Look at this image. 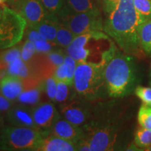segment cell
<instances>
[{
    "label": "cell",
    "mask_w": 151,
    "mask_h": 151,
    "mask_svg": "<svg viewBox=\"0 0 151 151\" xmlns=\"http://www.w3.org/2000/svg\"><path fill=\"white\" fill-rule=\"evenodd\" d=\"M43 81L35 86L24 88L16 100L20 104L25 106H37L41 99V92L43 89Z\"/></svg>",
    "instance_id": "19"
},
{
    "label": "cell",
    "mask_w": 151,
    "mask_h": 151,
    "mask_svg": "<svg viewBox=\"0 0 151 151\" xmlns=\"http://www.w3.org/2000/svg\"><path fill=\"white\" fill-rule=\"evenodd\" d=\"M37 52L33 42L26 39L22 46H21V54L20 58L24 62L29 65L35 59Z\"/></svg>",
    "instance_id": "27"
},
{
    "label": "cell",
    "mask_w": 151,
    "mask_h": 151,
    "mask_svg": "<svg viewBox=\"0 0 151 151\" xmlns=\"http://www.w3.org/2000/svg\"><path fill=\"white\" fill-rule=\"evenodd\" d=\"M111 102L92 107V116L83 126V137L90 146V151L120 150L122 118Z\"/></svg>",
    "instance_id": "1"
},
{
    "label": "cell",
    "mask_w": 151,
    "mask_h": 151,
    "mask_svg": "<svg viewBox=\"0 0 151 151\" xmlns=\"http://www.w3.org/2000/svg\"><path fill=\"white\" fill-rule=\"evenodd\" d=\"M97 8L94 0H64L63 6L58 18L65 15L86 12Z\"/></svg>",
    "instance_id": "16"
},
{
    "label": "cell",
    "mask_w": 151,
    "mask_h": 151,
    "mask_svg": "<svg viewBox=\"0 0 151 151\" xmlns=\"http://www.w3.org/2000/svg\"><path fill=\"white\" fill-rule=\"evenodd\" d=\"M22 1V0H7V4H8L9 6H10L11 9L18 11Z\"/></svg>",
    "instance_id": "35"
},
{
    "label": "cell",
    "mask_w": 151,
    "mask_h": 151,
    "mask_svg": "<svg viewBox=\"0 0 151 151\" xmlns=\"http://www.w3.org/2000/svg\"><path fill=\"white\" fill-rule=\"evenodd\" d=\"M104 31L117 43L124 53L141 57L139 27L142 23L133 0H119L114 9L107 14Z\"/></svg>",
    "instance_id": "2"
},
{
    "label": "cell",
    "mask_w": 151,
    "mask_h": 151,
    "mask_svg": "<svg viewBox=\"0 0 151 151\" xmlns=\"http://www.w3.org/2000/svg\"><path fill=\"white\" fill-rule=\"evenodd\" d=\"M36 51L39 54H47L51 52L55 49V47L58 46L55 43H52L51 41L46 40V39H41V40L36 41L34 42Z\"/></svg>",
    "instance_id": "29"
},
{
    "label": "cell",
    "mask_w": 151,
    "mask_h": 151,
    "mask_svg": "<svg viewBox=\"0 0 151 151\" xmlns=\"http://www.w3.org/2000/svg\"><path fill=\"white\" fill-rule=\"evenodd\" d=\"M66 55L67 54H65V52L62 51V50L55 49L51 52L47 53L46 56L48 58L49 62L51 63V65L53 66L55 69H56L58 66L62 65L65 61Z\"/></svg>",
    "instance_id": "31"
},
{
    "label": "cell",
    "mask_w": 151,
    "mask_h": 151,
    "mask_svg": "<svg viewBox=\"0 0 151 151\" xmlns=\"http://www.w3.org/2000/svg\"><path fill=\"white\" fill-rule=\"evenodd\" d=\"M149 84H150V86H151V77H150V81H149Z\"/></svg>",
    "instance_id": "39"
},
{
    "label": "cell",
    "mask_w": 151,
    "mask_h": 151,
    "mask_svg": "<svg viewBox=\"0 0 151 151\" xmlns=\"http://www.w3.org/2000/svg\"><path fill=\"white\" fill-rule=\"evenodd\" d=\"M71 86H69L63 81H57V91L55 94V101L57 102L65 103L69 101V99L71 98Z\"/></svg>",
    "instance_id": "25"
},
{
    "label": "cell",
    "mask_w": 151,
    "mask_h": 151,
    "mask_svg": "<svg viewBox=\"0 0 151 151\" xmlns=\"http://www.w3.org/2000/svg\"><path fill=\"white\" fill-rule=\"evenodd\" d=\"M27 22L21 15L5 6L0 18V50L15 46L24 37Z\"/></svg>",
    "instance_id": "7"
},
{
    "label": "cell",
    "mask_w": 151,
    "mask_h": 151,
    "mask_svg": "<svg viewBox=\"0 0 151 151\" xmlns=\"http://www.w3.org/2000/svg\"><path fill=\"white\" fill-rule=\"evenodd\" d=\"M133 2L142 23L151 20V0H133Z\"/></svg>",
    "instance_id": "23"
},
{
    "label": "cell",
    "mask_w": 151,
    "mask_h": 151,
    "mask_svg": "<svg viewBox=\"0 0 151 151\" xmlns=\"http://www.w3.org/2000/svg\"><path fill=\"white\" fill-rule=\"evenodd\" d=\"M134 92L143 104L151 106V88L139 86L135 89Z\"/></svg>",
    "instance_id": "32"
},
{
    "label": "cell",
    "mask_w": 151,
    "mask_h": 151,
    "mask_svg": "<svg viewBox=\"0 0 151 151\" xmlns=\"http://www.w3.org/2000/svg\"><path fill=\"white\" fill-rule=\"evenodd\" d=\"M7 0H0V8H3L6 6Z\"/></svg>",
    "instance_id": "36"
},
{
    "label": "cell",
    "mask_w": 151,
    "mask_h": 151,
    "mask_svg": "<svg viewBox=\"0 0 151 151\" xmlns=\"http://www.w3.org/2000/svg\"><path fill=\"white\" fill-rule=\"evenodd\" d=\"M21 47L15 46L0 51V78L4 76V73L10 64L17 58H20Z\"/></svg>",
    "instance_id": "20"
},
{
    "label": "cell",
    "mask_w": 151,
    "mask_h": 151,
    "mask_svg": "<svg viewBox=\"0 0 151 151\" xmlns=\"http://www.w3.org/2000/svg\"><path fill=\"white\" fill-rule=\"evenodd\" d=\"M104 78L109 97L122 98L130 95L141 82L135 57L117 49L105 66Z\"/></svg>",
    "instance_id": "3"
},
{
    "label": "cell",
    "mask_w": 151,
    "mask_h": 151,
    "mask_svg": "<svg viewBox=\"0 0 151 151\" xmlns=\"http://www.w3.org/2000/svg\"><path fill=\"white\" fill-rule=\"evenodd\" d=\"M75 37V35L67 26L60 22L57 31L55 41L58 46L66 49L71 44Z\"/></svg>",
    "instance_id": "22"
},
{
    "label": "cell",
    "mask_w": 151,
    "mask_h": 151,
    "mask_svg": "<svg viewBox=\"0 0 151 151\" xmlns=\"http://www.w3.org/2000/svg\"><path fill=\"white\" fill-rule=\"evenodd\" d=\"M139 37L143 52L148 56H151V20L140 24Z\"/></svg>",
    "instance_id": "21"
},
{
    "label": "cell",
    "mask_w": 151,
    "mask_h": 151,
    "mask_svg": "<svg viewBox=\"0 0 151 151\" xmlns=\"http://www.w3.org/2000/svg\"><path fill=\"white\" fill-rule=\"evenodd\" d=\"M134 143L143 150L151 145V129L142 127L138 129L134 134Z\"/></svg>",
    "instance_id": "24"
},
{
    "label": "cell",
    "mask_w": 151,
    "mask_h": 151,
    "mask_svg": "<svg viewBox=\"0 0 151 151\" xmlns=\"http://www.w3.org/2000/svg\"><path fill=\"white\" fill-rule=\"evenodd\" d=\"M117 50L114 43L102 31H92L76 37L66 48L77 62H106Z\"/></svg>",
    "instance_id": "4"
},
{
    "label": "cell",
    "mask_w": 151,
    "mask_h": 151,
    "mask_svg": "<svg viewBox=\"0 0 151 151\" xmlns=\"http://www.w3.org/2000/svg\"><path fill=\"white\" fill-rule=\"evenodd\" d=\"M137 120L141 127L151 129V106L142 104L139 108Z\"/></svg>",
    "instance_id": "26"
},
{
    "label": "cell",
    "mask_w": 151,
    "mask_h": 151,
    "mask_svg": "<svg viewBox=\"0 0 151 151\" xmlns=\"http://www.w3.org/2000/svg\"><path fill=\"white\" fill-rule=\"evenodd\" d=\"M6 74L19 77L23 80L37 79L32 69L26 62H24L21 58H17L11 62L5 71L4 75Z\"/></svg>",
    "instance_id": "18"
},
{
    "label": "cell",
    "mask_w": 151,
    "mask_h": 151,
    "mask_svg": "<svg viewBox=\"0 0 151 151\" xmlns=\"http://www.w3.org/2000/svg\"><path fill=\"white\" fill-rule=\"evenodd\" d=\"M106 65L104 62H77L73 88L81 98L92 101L108 97L104 78Z\"/></svg>",
    "instance_id": "5"
},
{
    "label": "cell",
    "mask_w": 151,
    "mask_h": 151,
    "mask_svg": "<svg viewBox=\"0 0 151 151\" xmlns=\"http://www.w3.org/2000/svg\"><path fill=\"white\" fill-rule=\"evenodd\" d=\"M11 107V101L6 99L0 92V122L3 120L4 116L6 114L7 111Z\"/></svg>",
    "instance_id": "33"
},
{
    "label": "cell",
    "mask_w": 151,
    "mask_h": 151,
    "mask_svg": "<svg viewBox=\"0 0 151 151\" xmlns=\"http://www.w3.org/2000/svg\"><path fill=\"white\" fill-rule=\"evenodd\" d=\"M24 88V81L19 77L6 74L0 78V92L11 101L16 100Z\"/></svg>",
    "instance_id": "14"
},
{
    "label": "cell",
    "mask_w": 151,
    "mask_h": 151,
    "mask_svg": "<svg viewBox=\"0 0 151 151\" xmlns=\"http://www.w3.org/2000/svg\"><path fill=\"white\" fill-rule=\"evenodd\" d=\"M61 23L69 28L75 37L92 31H103L104 24L99 9L59 17Z\"/></svg>",
    "instance_id": "8"
},
{
    "label": "cell",
    "mask_w": 151,
    "mask_h": 151,
    "mask_svg": "<svg viewBox=\"0 0 151 151\" xmlns=\"http://www.w3.org/2000/svg\"><path fill=\"white\" fill-rule=\"evenodd\" d=\"M32 116L37 127L43 131L51 129L57 120L60 118L54 105L48 102L38 104L32 110Z\"/></svg>",
    "instance_id": "11"
},
{
    "label": "cell",
    "mask_w": 151,
    "mask_h": 151,
    "mask_svg": "<svg viewBox=\"0 0 151 151\" xmlns=\"http://www.w3.org/2000/svg\"><path fill=\"white\" fill-rule=\"evenodd\" d=\"M46 131L25 127H6L0 137V148L4 150H36Z\"/></svg>",
    "instance_id": "6"
},
{
    "label": "cell",
    "mask_w": 151,
    "mask_h": 151,
    "mask_svg": "<svg viewBox=\"0 0 151 151\" xmlns=\"http://www.w3.org/2000/svg\"><path fill=\"white\" fill-rule=\"evenodd\" d=\"M50 133L65 140L76 143L83 137V130L66 119H59L50 129Z\"/></svg>",
    "instance_id": "12"
},
{
    "label": "cell",
    "mask_w": 151,
    "mask_h": 151,
    "mask_svg": "<svg viewBox=\"0 0 151 151\" xmlns=\"http://www.w3.org/2000/svg\"><path fill=\"white\" fill-rule=\"evenodd\" d=\"M4 8V7H3ZM3 8H0V18H1V16H2V14H3Z\"/></svg>",
    "instance_id": "37"
},
{
    "label": "cell",
    "mask_w": 151,
    "mask_h": 151,
    "mask_svg": "<svg viewBox=\"0 0 151 151\" xmlns=\"http://www.w3.org/2000/svg\"><path fill=\"white\" fill-rule=\"evenodd\" d=\"M90 101L79 98L71 99L69 101L62 103L61 113L64 118L78 127L84 126L88 123L92 113V107Z\"/></svg>",
    "instance_id": "9"
},
{
    "label": "cell",
    "mask_w": 151,
    "mask_h": 151,
    "mask_svg": "<svg viewBox=\"0 0 151 151\" xmlns=\"http://www.w3.org/2000/svg\"><path fill=\"white\" fill-rule=\"evenodd\" d=\"M43 89L49 99L55 101L57 91V80L53 76H50L43 81Z\"/></svg>",
    "instance_id": "30"
},
{
    "label": "cell",
    "mask_w": 151,
    "mask_h": 151,
    "mask_svg": "<svg viewBox=\"0 0 151 151\" xmlns=\"http://www.w3.org/2000/svg\"><path fill=\"white\" fill-rule=\"evenodd\" d=\"M41 1L49 14L58 17L63 6L64 0H41Z\"/></svg>",
    "instance_id": "28"
},
{
    "label": "cell",
    "mask_w": 151,
    "mask_h": 151,
    "mask_svg": "<svg viewBox=\"0 0 151 151\" xmlns=\"http://www.w3.org/2000/svg\"><path fill=\"white\" fill-rule=\"evenodd\" d=\"M119 0H103L104 9L106 14L111 12L113 9L116 7Z\"/></svg>",
    "instance_id": "34"
},
{
    "label": "cell",
    "mask_w": 151,
    "mask_h": 151,
    "mask_svg": "<svg viewBox=\"0 0 151 151\" xmlns=\"http://www.w3.org/2000/svg\"><path fill=\"white\" fill-rule=\"evenodd\" d=\"M144 150H146V151H151V145H150L148 147H147L146 148H145Z\"/></svg>",
    "instance_id": "38"
},
{
    "label": "cell",
    "mask_w": 151,
    "mask_h": 151,
    "mask_svg": "<svg viewBox=\"0 0 151 151\" xmlns=\"http://www.w3.org/2000/svg\"><path fill=\"white\" fill-rule=\"evenodd\" d=\"M17 12L21 15L27 22V27L34 26L50 16L41 0H22Z\"/></svg>",
    "instance_id": "10"
},
{
    "label": "cell",
    "mask_w": 151,
    "mask_h": 151,
    "mask_svg": "<svg viewBox=\"0 0 151 151\" xmlns=\"http://www.w3.org/2000/svg\"><path fill=\"white\" fill-rule=\"evenodd\" d=\"M36 150L38 151H75L77 150V144L65 140L57 136L48 134L41 139Z\"/></svg>",
    "instance_id": "15"
},
{
    "label": "cell",
    "mask_w": 151,
    "mask_h": 151,
    "mask_svg": "<svg viewBox=\"0 0 151 151\" xmlns=\"http://www.w3.org/2000/svg\"><path fill=\"white\" fill-rule=\"evenodd\" d=\"M60 22L58 16H51L31 27H34L38 30L46 40L55 43L57 31Z\"/></svg>",
    "instance_id": "17"
},
{
    "label": "cell",
    "mask_w": 151,
    "mask_h": 151,
    "mask_svg": "<svg viewBox=\"0 0 151 151\" xmlns=\"http://www.w3.org/2000/svg\"><path fill=\"white\" fill-rule=\"evenodd\" d=\"M7 120L12 126L37 128L34 121L32 111L22 104L11 106L6 114Z\"/></svg>",
    "instance_id": "13"
}]
</instances>
